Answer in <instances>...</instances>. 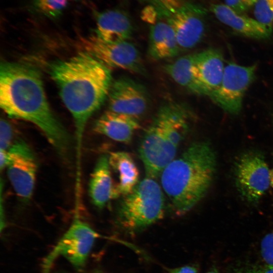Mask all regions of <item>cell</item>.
<instances>
[{
	"label": "cell",
	"instance_id": "cell-1",
	"mask_svg": "<svg viewBox=\"0 0 273 273\" xmlns=\"http://www.w3.org/2000/svg\"><path fill=\"white\" fill-rule=\"evenodd\" d=\"M0 106L10 117L37 126L60 155L68 153L71 137L51 110L41 76L34 67L23 63H1Z\"/></svg>",
	"mask_w": 273,
	"mask_h": 273
},
{
	"label": "cell",
	"instance_id": "cell-21",
	"mask_svg": "<svg viewBox=\"0 0 273 273\" xmlns=\"http://www.w3.org/2000/svg\"><path fill=\"white\" fill-rule=\"evenodd\" d=\"M31 2L36 12L51 19L59 17L67 5V0H32Z\"/></svg>",
	"mask_w": 273,
	"mask_h": 273
},
{
	"label": "cell",
	"instance_id": "cell-31",
	"mask_svg": "<svg viewBox=\"0 0 273 273\" xmlns=\"http://www.w3.org/2000/svg\"><path fill=\"white\" fill-rule=\"evenodd\" d=\"M207 273H220V272L217 270V269L215 267H213Z\"/></svg>",
	"mask_w": 273,
	"mask_h": 273
},
{
	"label": "cell",
	"instance_id": "cell-19",
	"mask_svg": "<svg viewBox=\"0 0 273 273\" xmlns=\"http://www.w3.org/2000/svg\"><path fill=\"white\" fill-rule=\"evenodd\" d=\"M165 72L190 93L205 96L198 80L195 67V54L184 55L163 67Z\"/></svg>",
	"mask_w": 273,
	"mask_h": 273
},
{
	"label": "cell",
	"instance_id": "cell-30",
	"mask_svg": "<svg viewBox=\"0 0 273 273\" xmlns=\"http://www.w3.org/2000/svg\"><path fill=\"white\" fill-rule=\"evenodd\" d=\"M261 273H273V266L265 265L260 269Z\"/></svg>",
	"mask_w": 273,
	"mask_h": 273
},
{
	"label": "cell",
	"instance_id": "cell-17",
	"mask_svg": "<svg viewBox=\"0 0 273 273\" xmlns=\"http://www.w3.org/2000/svg\"><path fill=\"white\" fill-rule=\"evenodd\" d=\"M140 127L138 118L108 110L96 121L94 130L113 140L128 143Z\"/></svg>",
	"mask_w": 273,
	"mask_h": 273
},
{
	"label": "cell",
	"instance_id": "cell-10",
	"mask_svg": "<svg viewBox=\"0 0 273 273\" xmlns=\"http://www.w3.org/2000/svg\"><path fill=\"white\" fill-rule=\"evenodd\" d=\"M256 66H244L230 62L224 67L219 86L208 97L225 112L236 114L241 111L244 95L255 76Z\"/></svg>",
	"mask_w": 273,
	"mask_h": 273
},
{
	"label": "cell",
	"instance_id": "cell-23",
	"mask_svg": "<svg viewBox=\"0 0 273 273\" xmlns=\"http://www.w3.org/2000/svg\"><path fill=\"white\" fill-rule=\"evenodd\" d=\"M156 9L159 18L166 19L178 10L185 3L184 0H150Z\"/></svg>",
	"mask_w": 273,
	"mask_h": 273
},
{
	"label": "cell",
	"instance_id": "cell-20",
	"mask_svg": "<svg viewBox=\"0 0 273 273\" xmlns=\"http://www.w3.org/2000/svg\"><path fill=\"white\" fill-rule=\"evenodd\" d=\"M108 157L111 168L118 177V192L120 196H125L139 183L138 168L132 158L126 152H111Z\"/></svg>",
	"mask_w": 273,
	"mask_h": 273
},
{
	"label": "cell",
	"instance_id": "cell-11",
	"mask_svg": "<svg viewBox=\"0 0 273 273\" xmlns=\"http://www.w3.org/2000/svg\"><path fill=\"white\" fill-rule=\"evenodd\" d=\"M107 99L109 110L138 118L147 112L150 104L146 87L128 77L113 81Z\"/></svg>",
	"mask_w": 273,
	"mask_h": 273
},
{
	"label": "cell",
	"instance_id": "cell-4",
	"mask_svg": "<svg viewBox=\"0 0 273 273\" xmlns=\"http://www.w3.org/2000/svg\"><path fill=\"white\" fill-rule=\"evenodd\" d=\"M190 119L189 111L182 104L169 103L160 107L139 148L147 177H157L173 160L189 132Z\"/></svg>",
	"mask_w": 273,
	"mask_h": 273
},
{
	"label": "cell",
	"instance_id": "cell-35",
	"mask_svg": "<svg viewBox=\"0 0 273 273\" xmlns=\"http://www.w3.org/2000/svg\"><path fill=\"white\" fill-rule=\"evenodd\" d=\"M143 1H144V0H143Z\"/></svg>",
	"mask_w": 273,
	"mask_h": 273
},
{
	"label": "cell",
	"instance_id": "cell-24",
	"mask_svg": "<svg viewBox=\"0 0 273 273\" xmlns=\"http://www.w3.org/2000/svg\"><path fill=\"white\" fill-rule=\"evenodd\" d=\"M14 132L12 126L6 119L0 122V150L8 151L12 145Z\"/></svg>",
	"mask_w": 273,
	"mask_h": 273
},
{
	"label": "cell",
	"instance_id": "cell-29",
	"mask_svg": "<svg viewBox=\"0 0 273 273\" xmlns=\"http://www.w3.org/2000/svg\"><path fill=\"white\" fill-rule=\"evenodd\" d=\"M235 273H261L260 269H256L253 268H248L241 269Z\"/></svg>",
	"mask_w": 273,
	"mask_h": 273
},
{
	"label": "cell",
	"instance_id": "cell-9",
	"mask_svg": "<svg viewBox=\"0 0 273 273\" xmlns=\"http://www.w3.org/2000/svg\"><path fill=\"white\" fill-rule=\"evenodd\" d=\"M8 177L17 196L23 202L32 198L36 179L37 165L34 153L23 140L14 142L7 151Z\"/></svg>",
	"mask_w": 273,
	"mask_h": 273
},
{
	"label": "cell",
	"instance_id": "cell-16",
	"mask_svg": "<svg viewBox=\"0 0 273 273\" xmlns=\"http://www.w3.org/2000/svg\"><path fill=\"white\" fill-rule=\"evenodd\" d=\"M195 67L205 96H209L219 86L222 79L225 66L221 52L209 48L195 54Z\"/></svg>",
	"mask_w": 273,
	"mask_h": 273
},
{
	"label": "cell",
	"instance_id": "cell-28",
	"mask_svg": "<svg viewBox=\"0 0 273 273\" xmlns=\"http://www.w3.org/2000/svg\"><path fill=\"white\" fill-rule=\"evenodd\" d=\"M168 273H198V271L194 265H185L169 269Z\"/></svg>",
	"mask_w": 273,
	"mask_h": 273
},
{
	"label": "cell",
	"instance_id": "cell-27",
	"mask_svg": "<svg viewBox=\"0 0 273 273\" xmlns=\"http://www.w3.org/2000/svg\"><path fill=\"white\" fill-rule=\"evenodd\" d=\"M141 18L144 21L151 24L152 25L157 22L159 17L155 8L151 5L145 7L143 10Z\"/></svg>",
	"mask_w": 273,
	"mask_h": 273
},
{
	"label": "cell",
	"instance_id": "cell-22",
	"mask_svg": "<svg viewBox=\"0 0 273 273\" xmlns=\"http://www.w3.org/2000/svg\"><path fill=\"white\" fill-rule=\"evenodd\" d=\"M255 19L272 28L273 25V0H258L254 5Z\"/></svg>",
	"mask_w": 273,
	"mask_h": 273
},
{
	"label": "cell",
	"instance_id": "cell-32",
	"mask_svg": "<svg viewBox=\"0 0 273 273\" xmlns=\"http://www.w3.org/2000/svg\"><path fill=\"white\" fill-rule=\"evenodd\" d=\"M270 175H271V185L270 187H271L273 188V167L272 168L270 169Z\"/></svg>",
	"mask_w": 273,
	"mask_h": 273
},
{
	"label": "cell",
	"instance_id": "cell-7",
	"mask_svg": "<svg viewBox=\"0 0 273 273\" xmlns=\"http://www.w3.org/2000/svg\"><path fill=\"white\" fill-rule=\"evenodd\" d=\"M234 172L237 189L249 203H257L270 187V169L259 152L251 151L241 155L235 162Z\"/></svg>",
	"mask_w": 273,
	"mask_h": 273
},
{
	"label": "cell",
	"instance_id": "cell-13",
	"mask_svg": "<svg viewBox=\"0 0 273 273\" xmlns=\"http://www.w3.org/2000/svg\"><path fill=\"white\" fill-rule=\"evenodd\" d=\"M95 35L108 42L127 41L133 33L131 19L126 12L112 9L98 12L96 15Z\"/></svg>",
	"mask_w": 273,
	"mask_h": 273
},
{
	"label": "cell",
	"instance_id": "cell-34",
	"mask_svg": "<svg viewBox=\"0 0 273 273\" xmlns=\"http://www.w3.org/2000/svg\"><path fill=\"white\" fill-rule=\"evenodd\" d=\"M75 1H77V0H75Z\"/></svg>",
	"mask_w": 273,
	"mask_h": 273
},
{
	"label": "cell",
	"instance_id": "cell-18",
	"mask_svg": "<svg viewBox=\"0 0 273 273\" xmlns=\"http://www.w3.org/2000/svg\"><path fill=\"white\" fill-rule=\"evenodd\" d=\"M148 53L154 60L176 56L181 50L174 32L168 22H157L150 27Z\"/></svg>",
	"mask_w": 273,
	"mask_h": 273
},
{
	"label": "cell",
	"instance_id": "cell-26",
	"mask_svg": "<svg viewBox=\"0 0 273 273\" xmlns=\"http://www.w3.org/2000/svg\"><path fill=\"white\" fill-rule=\"evenodd\" d=\"M258 0H225V5L235 12L242 14L254 6Z\"/></svg>",
	"mask_w": 273,
	"mask_h": 273
},
{
	"label": "cell",
	"instance_id": "cell-6",
	"mask_svg": "<svg viewBox=\"0 0 273 273\" xmlns=\"http://www.w3.org/2000/svg\"><path fill=\"white\" fill-rule=\"evenodd\" d=\"M99 235L81 220L76 213L72 223L43 263V273H48L53 262L59 256L65 258L77 270L84 267L95 240Z\"/></svg>",
	"mask_w": 273,
	"mask_h": 273
},
{
	"label": "cell",
	"instance_id": "cell-3",
	"mask_svg": "<svg viewBox=\"0 0 273 273\" xmlns=\"http://www.w3.org/2000/svg\"><path fill=\"white\" fill-rule=\"evenodd\" d=\"M216 157L207 142L192 143L162 171L161 183L177 215L189 211L205 196L215 173Z\"/></svg>",
	"mask_w": 273,
	"mask_h": 273
},
{
	"label": "cell",
	"instance_id": "cell-8",
	"mask_svg": "<svg viewBox=\"0 0 273 273\" xmlns=\"http://www.w3.org/2000/svg\"><path fill=\"white\" fill-rule=\"evenodd\" d=\"M81 46L84 52L110 69L119 68L134 73L146 74L140 52L128 40L108 42L94 35L82 39Z\"/></svg>",
	"mask_w": 273,
	"mask_h": 273
},
{
	"label": "cell",
	"instance_id": "cell-5",
	"mask_svg": "<svg viewBox=\"0 0 273 273\" xmlns=\"http://www.w3.org/2000/svg\"><path fill=\"white\" fill-rule=\"evenodd\" d=\"M164 197L159 185L146 177L123 196L117 211L116 222L124 232L138 234L162 219Z\"/></svg>",
	"mask_w": 273,
	"mask_h": 273
},
{
	"label": "cell",
	"instance_id": "cell-25",
	"mask_svg": "<svg viewBox=\"0 0 273 273\" xmlns=\"http://www.w3.org/2000/svg\"><path fill=\"white\" fill-rule=\"evenodd\" d=\"M260 254L265 265L273 266V231L266 234L260 243Z\"/></svg>",
	"mask_w": 273,
	"mask_h": 273
},
{
	"label": "cell",
	"instance_id": "cell-33",
	"mask_svg": "<svg viewBox=\"0 0 273 273\" xmlns=\"http://www.w3.org/2000/svg\"><path fill=\"white\" fill-rule=\"evenodd\" d=\"M93 273H104V272H103L101 270H96L95 271H94L93 272Z\"/></svg>",
	"mask_w": 273,
	"mask_h": 273
},
{
	"label": "cell",
	"instance_id": "cell-12",
	"mask_svg": "<svg viewBox=\"0 0 273 273\" xmlns=\"http://www.w3.org/2000/svg\"><path fill=\"white\" fill-rule=\"evenodd\" d=\"M206 10L192 2L185 3L167 19L181 50L195 47L201 40L205 31Z\"/></svg>",
	"mask_w": 273,
	"mask_h": 273
},
{
	"label": "cell",
	"instance_id": "cell-2",
	"mask_svg": "<svg viewBox=\"0 0 273 273\" xmlns=\"http://www.w3.org/2000/svg\"><path fill=\"white\" fill-rule=\"evenodd\" d=\"M49 72L73 117L79 161L87 121L108 99L113 82L111 69L82 51L51 63Z\"/></svg>",
	"mask_w": 273,
	"mask_h": 273
},
{
	"label": "cell",
	"instance_id": "cell-15",
	"mask_svg": "<svg viewBox=\"0 0 273 273\" xmlns=\"http://www.w3.org/2000/svg\"><path fill=\"white\" fill-rule=\"evenodd\" d=\"M210 10L220 22L246 37L266 39L271 34L272 28L235 12L225 4H212Z\"/></svg>",
	"mask_w": 273,
	"mask_h": 273
},
{
	"label": "cell",
	"instance_id": "cell-14",
	"mask_svg": "<svg viewBox=\"0 0 273 273\" xmlns=\"http://www.w3.org/2000/svg\"><path fill=\"white\" fill-rule=\"evenodd\" d=\"M88 193L92 203L100 209L120 196L113 180L108 156L102 155L97 160L90 176Z\"/></svg>",
	"mask_w": 273,
	"mask_h": 273
}]
</instances>
